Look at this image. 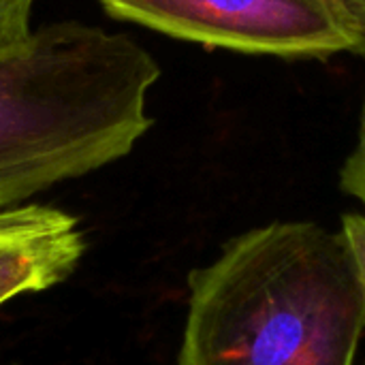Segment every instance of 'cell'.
Returning <instances> with one entry per match:
<instances>
[{"label": "cell", "mask_w": 365, "mask_h": 365, "mask_svg": "<svg viewBox=\"0 0 365 365\" xmlns=\"http://www.w3.org/2000/svg\"><path fill=\"white\" fill-rule=\"evenodd\" d=\"M349 4V9L355 13V17L359 19V24L364 26L365 30V0H344Z\"/></svg>", "instance_id": "obj_8"}, {"label": "cell", "mask_w": 365, "mask_h": 365, "mask_svg": "<svg viewBox=\"0 0 365 365\" xmlns=\"http://www.w3.org/2000/svg\"><path fill=\"white\" fill-rule=\"evenodd\" d=\"M122 21L240 53L289 60L365 56V30L344 0H98Z\"/></svg>", "instance_id": "obj_3"}, {"label": "cell", "mask_w": 365, "mask_h": 365, "mask_svg": "<svg viewBox=\"0 0 365 365\" xmlns=\"http://www.w3.org/2000/svg\"><path fill=\"white\" fill-rule=\"evenodd\" d=\"M340 188L344 195L357 199L365 205V96L359 115V130L353 152L346 156L340 169Z\"/></svg>", "instance_id": "obj_6"}, {"label": "cell", "mask_w": 365, "mask_h": 365, "mask_svg": "<svg viewBox=\"0 0 365 365\" xmlns=\"http://www.w3.org/2000/svg\"><path fill=\"white\" fill-rule=\"evenodd\" d=\"M77 218L49 205L0 210V306L66 280L83 255Z\"/></svg>", "instance_id": "obj_4"}, {"label": "cell", "mask_w": 365, "mask_h": 365, "mask_svg": "<svg viewBox=\"0 0 365 365\" xmlns=\"http://www.w3.org/2000/svg\"><path fill=\"white\" fill-rule=\"evenodd\" d=\"M156 58L77 19L0 51V210L133 152L152 128Z\"/></svg>", "instance_id": "obj_2"}, {"label": "cell", "mask_w": 365, "mask_h": 365, "mask_svg": "<svg viewBox=\"0 0 365 365\" xmlns=\"http://www.w3.org/2000/svg\"><path fill=\"white\" fill-rule=\"evenodd\" d=\"M338 231L342 233V237L346 242V248H349V252L353 257L365 306V216L364 214H344L340 218V229Z\"/></svg>", "instance_id": "obj_7"}, {"label": "cell", "mask_w": 365, "mask_h": 365, "mask_svg": "<svg viewBox=\"0 0 365 365\" xmlns=\"http://www.w3.org/2000/svg\"><path fill=\"white\" fill-rule=\"evenodd\" d=\"M364 331L342 233L274 220L190 272L178 365H355Z\"/></svg>", "instance_id": "obj_1"}, {"label": "cell", "mask_w": 365, "mask_h": 365, "mask_svg": "<svg viewBox=\"0 0 365 365\" xmlns=\"http://www.w3.org/2000/svg\"><path fill=\"white\" fill-rule=\"evenodd\" d=\"M32 6L34 0H0V51L30 36Z\"/></svg>", "instance_id": "obj_5"}]
</instances>
